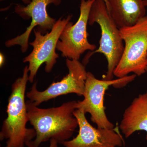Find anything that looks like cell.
Segmentation results:
<instances>
[{"label":"cell","mask_w":147,"mask_h":147,"mask_svg":"<svg viewBox=\"0 0 147 147\" xmlns=\"http://www.w3.org/2000/svg\"><path fill=\"white\" fill-rule=\"evenodd\" d=\"M77 101L72 100L57 107L38 108L30 100L26 101L29 121L35 130L34 140L26 145L28 147H39L40 144L54 139L62 144L70 139L78 127L74 115Z\"/></svg>","instance_id":"6da1fadb"},{"label":"cell","mask_w":147,"mask_h":147,"mask_svg":"<svg viewBox=\"0 0 147 147\" xmlns=\"http://www.w3.org/2000/svg\"><path fill=\"white\" fill-rule=\"evenodd\" d=\"M29 76L28 66H26L23 76L11 86L7 108V117L3 121L0 132L1 141L7 140L5 147H25L36 136L34 129L26 127L29 119L25 94Z\"/></svg>","instance_id":"7a4b0ae2"},{"label":"cell","mask_w":147,"mask_h":147,"mask_svg":"<svg viewBox=\"0 0 147 147\" xmlns=\"http://www.w3.org/2000/svg\"><path fill=\"white\" fill-rule=\"evenodd\" d=\"M98 24L101 30L99 47L85 59L86 62L94 53L103 54L108 62L107 71L104 80L113 79L115 69L119 62L124 45L120 29L111 17L104 0H94L90 11L88 24Z\"/></svg>","instance_id":"3957f363"},{"label":"cell","mask_w":147,"mask_h":147,"mask_svg":"<svg viewBox=\"0 0 147 147\" xmlns=\"http://www.w3.org/2000/svg\"><path fill=\"white\" fill-rule=\"evenodd\" d=\"M120 33L124 47L114 76L119 78L131 73L143 75L147 67V16L133 26L121 28Z\"/></svg>","instance_id":"277c9868"},{"label":"cell","mask_w":147,"mask_h":147,"mask_svg":"<svg viewBox=\"0 0 147 147\" xmlns=\"http://www.w3.org/2000/svg\"><path fill=\"white\" fill-rule=\"evenodd\" d=\"M135 74L115 79L105 80L96 79L90 71L87 72L84 100L77 101V109H82L91 115V119L98 128H114V125L108 119L105 112L104 95L111 86L116 88L125 86L137 77Z\"/></svg>","instance_id":"5b68a950"},{"label":"cell","mask_w":147,"mask_h":147,"mask_svg":"<svg viewBox=\"0 0 147 147\" xmlns=\"http://www.w3.org/2000/svg\"><path fill=\"white\" fill-rule=\"evenodd\" d=\"M71 15L66 18H59L56 21L53 29L46 34H42L37 30H34L35 38L29 44L33 47L31 53L24 58V63H28L29 82L32 83L38 69L45 63V70L49 73L57 63L59 55L56 52L57 44L62 32L66 25L70 21Z\"/></svg>","instance_id":"8992f818"},{"label":"cell","mask_w":147,"mask_h":147,"mask_svg":"<svg viewBox=\"0 0 147 147\" xmlns=\"http://www.w3.org/2000/svg\"><path fill=\"white\" fill-rule=\"evenodd\" d=\"M94 1L81 0L78 21L74 24L69 21L63 29L57 46L63 57L79 60L86 51L96 49L95 45L89 42L87 31L90 11Z\"/></svg>","instance_id":"52a82bcc"},{"label":"cell","mask_w":147,"mask_h":147,"mask_svg":"<svg viewBox=\"0 0 147 147\" xmlns=\"http://www.w3.org/2000/svg\"><path fill=\"white\" fill-rule=\"evenodd\" d=\"M66 64L68 74L60 82H53L43 91L37 90L36 82L33 85L26 96L34 105L38 106L42 102L68 94L83 96L87 74L85 65L79 60L69 59H66Z\"/></svg>","instance_id":"ba28073f"},{"label":"cell","mask_w":147,"mask_h":147,"mask_svg":"<svg viewBox=\"0 0 147 147\" xmlns=\"http://www.w3.org/2000/svg\"><path fill=\"white\" fill-rule=\"evenodd\" d=\"M61 2V0H31L26 6L16 4L14 12L24 20L31 18V23L22 34L7 40L5 42L6 47L19 45L22 53H26L28 48L30 35L35 27H37L38 30L43 34L51 30L57 21L49 16L47 6L50 4L58 6Z\"/></svg>","instance_id":"9c48e42d"},{"label":"cell","mask_w":147,"mask_h":147,"mask_svg":"<svg viewBox=\"0 0 147 147\" xmlns=\"http://www.w3.org/2000/svg\"><path fill=\"white\" fill-rule=\"evenodd\" d=\"M77 119L79 133L70 140L64 142V147H118L123 145V139L115 129L95 128L87 119L82 109L74 110Z\"/></svg>","instance_id":"30bf717a"},{"label":"cell","mask_w":147,"mask_h":147,"mask_svg":"<svg viewBox=\"0 0 147 147\" xmlns=\"http://www.w3.org/2000/svg\"><path fill=\"white\" fill-rule=\"evenodd\" d=\"M106 5L119 29L133 26L146 16L144 0H106Z\"/></svg>","instance_id":"8fae6325"},{"label":"cell","mask_w":147,"mask_h":147,"mask_svg":"<svg viewBox=\"0 0 147 147\" xmlns=\"http://www.w3.org/2000/svg\"><path fill=\"white\" fill-rule=\"evenodd\" d=\"M119 128L126 138L136 131H146L147 141V91L135 98L125 110Z\"/></svg>","instance_id":"7c38bea8"},{"label":"cell","mask_w":147,"mask_h":147,"mask_svg":"<svg viewBox=\"0 0 147 147\" xmlns=\"http://www.w3.org/2000/svg\"><path fill=\"white\" fill-rule=\"evenodd\" d=\"M49 147H59L57 142L54 139H50Z\"/></svg>","instance_id":"4fadbf2b"},{"label":"cell","mask_w":147,"mask_h":147,"mask_svg":"<svg viewBox=\"0 0 147 147\" xmlns=\"http://www.w3.org/2000/svg\"><path fill=\"white\" fill-rule=\"evenodd\" d=\"M4 61V57L3 55L1 53V54H0V65H1V67L2 66Z\"/></svg>","instance_id":"5bb4252c"},{"label":"cell","mask_w":147,"mask_h":147,"mask_svg":"<svg viewBox=\"0 0 147 147\" xmlns=\"http://www.w3.org/2000/svg\"><path fill=\"white\" fill-rule=\"evenodd\" d=\"M0 1H3V0H0ZM21 1H22V2L25 3V4L28 5L30 3L31 0H21Z\"/></svg>","instance_id":"9a60e30c"},{"label":"cell","mask_w":147,"mask_h":147,"mask_svg":"<svg viewBox=\"0 0 147 147\" xmlns=\"http://www.w3.org/2000/svg\"><path fill=\"white\" fill-rule=\"evenodd\" d=\"M144 1L145 6H146V7L147 8V0H144Z\"/></svg>","instance_id":"2e32d148"},{"label":"cell","mask_w":147,"mask_h":147,"mask_svg":"<svg viewBox=\"0 0 147 147\" xmlns=\"http://www.w3.org/2000/svg\"><path fill=\"white\" fill-rule=\"evenodd\" d=\"M146 73H147V67L146 69Z\"/></svg>","instance_id":"e0dca14e"},{"label":"cell","mask_w":147,"mask_h":147,"mask_svg":"<svg viewBox=\"0 0 147 147\" xmlns=\"http://www.w3.org/2000/svg\"><path fill=\"white\" fill-rule=\"evenodd\" d=\"M104 1H105V4H106V0H104Z\"/></svg>","instance_id":"ac0fdd59"}]
</instances>
